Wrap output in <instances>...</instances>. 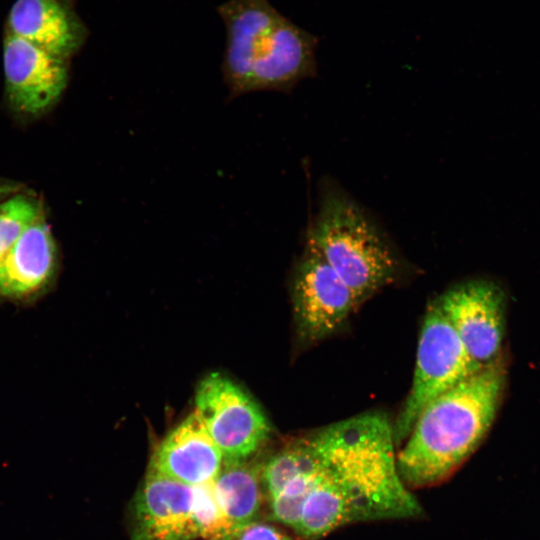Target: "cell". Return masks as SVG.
<instances>
[{
    "mask_svg": "<svg viewBox=\"0 0 540 540\" xmlns=\"http://www.w3.org/2000/svg\"><path fill=\"white\" fill-rule=\"evenodd\" d=\"M7 30L64 59L87 36L86 26L67 0H16L9 10Z\"/></svg>",
    "mask_w": 540,
    "mask_h": 540,
    "instance_id": "12",
    "label": "cell"
},
{
    "mask_svg": "<svg viewBox=\"0 0 540 540\" xmlns=\"http://www.w3.org/2000/svg\"><path fill=\"white\" fill-rule=\"evenodd\" d=\"M471 358L485 367L499 358L505 332L506 299L494 282L456 284L436 299Z\"/></svg>",
    "mask_w": 540,
    "mask_h": 540,
    "instance_id": "8",
    "label": "cell"
},
{
    "mask_svg": "<svg viewBox=\"0 0 540 540\" xmlns=\"http://www.w3.org/2000/svg\"><path fill=\"white\" fill-rule=\"evenodd\" d=\"M194 486L146 473L133 502L130 540H191Z\"/></svg>",
    "mask_w": 540,
    "mask_h": 540,
    "instance_id": "10",
    "label": "cell"
},
{
    "mask_svg": "<svg viewBox=\"0 0 540 540\" xmlns=\"http://www.w3.org/2000/svg\"><path fill=\"white\" fill-rule=\"evenodd\" d=\"M14 191H15V186L10 185V184L0 183V198Z\"/></svg>",
    "mask_w": 540,
    "mask_h": 540,
    "instance_id": "18",
    "label": "cell"
},
{
    "mask_svg": "<svg viewBox=\"0 0 540 540\" xmlns=\"http://www.w3.org/2000/svg\"><path fill=\"white\" fill-rule=\"evenodd\" d=\"M506 384L498 358L430 401L398 447L399 474L410 489L448 480L491 428Z\"/></svg>",
    "mask_w": 540,
    "mask_h": 540,
    "instance_id": "2",
    "label": "cell"
},
{
    "mask_svg": "<svg viewBox=\"0 0 540 540\" xmlns=\"http://www.w3.org/2000/svg\"><path fill=\"white\" fill-rule=\"evenodd\" d=\"M6 253H7V250H6L5 246H4L3 239H2V236H1V233H0V262L2 261V259L6 255Z\"/></svg>",
    "mask_w": 540,
    "mask_h": 540,
    "instance_id": "19",
    "label": "cell"
},
{
    "mask_svg": "<svg viewBox=\"0 0 540 540\" xmlns=\"http://www.w3.org/2000/svg\"><path fill=\"white\" fill-rule=\"evenodd\" d=\"M307 438L314 467L297 535L317 540L351 524L422 515L399 474L393 426L385 414H360Z\"/></svg>",
    "mask_w": 540,
    "mask_h": 540,
    "instance_id": "1",
    "label": "cell"
},
{
    "mask_svg": "<svg viewBox=\"0 0 540 540\" xmlns=\"http://www.w3.org/2000/svg\"><path fill=\"white\" fill-rule=\"evenodd\" d=\"M217 14L226 35L223 78L232 96L287 91L315 74V37L268 0H227Z\"/></svg>",
    "mask_w": 540,
    "mask_h": 540,
    "instance_id": "3",
    "label": "cell"
},
{
    "mask_svg": "<svg viewBox=\"0 0 540 540\" xmlns=\"http://www.w3.org/2000/svg\"><path fill=\"white\" fill-rule=\"evenodd\" d=\"M306 243L350 288L359 305L398 276L400 261L366 212L342 189L326 184Z\"/></svg>",
    "mask_w": 540,
    "mask_h": 540,
    "instance_id": "4",
    "label": "cell"
},
{
    "mask_svg": "<svg viewBox=\"0 0 540 540\" xmlns=\"http://www.w3.org/2000/svg\"><path fill=\"white\" fill-rule=\"evenodd\" d=\"M39 218L38 204L26 196H14L0 204V233L7 252Z\"/></svg>",
    "mask_w": 540,
    "mask_h": 540,
    "instance_id": "16",
    "label": "cell"
},
{
    "mask_svg": "<svg viewBox=\"0 0 540 540\" xmlns=\"http://www.w3.org/2000/svg\"><path fill=\"white\" fill-rule=\"evenodd\" d=\"M481 368L468 354L437 300L432 301L420 331L411 389L392 424L396 447L407 438L430 401Z\"/></svg>",
    "mask_w": 540,
    "mask_h": 540,
    "instance_id": "5",
    "label": "cell"
},
{
    "mask_svg": "<svg viewBox=\"0 0 540 540\" xmlns=\"http://www.w3.org/2000/svg\"><path fill=\"white\" fill-rule=\"evenodd\" d=\"M64 58L6 30L3 69L6 91L18 111L37 114L51 106L67 83Z\"/></svg>",
    "mask_w": 540,
    "mask_h": 540,
    "instance_id": "9",
    "label": "cell"
},
{
    "mask_svg": "<svg viewBox=\"0 0 540 540\" xmlns=\"http://www.w3.org/2000/svg\"><path fill=\"white\" fill-rule=\"evenodd\" d=\"M54 263L52 233L40 217L0 262V295L20 296L38 290L52 275Z\"/></svg>",
    "mask_w": 540,
    "mask_h": 540,
    "instance_id": "13",
    "label": "cell"
},
{
    "mask_svg": "<svg viewBox=\"0 0 540 540\" xmlns=\"http://www.w3.org/2000/svg\"><path fill=\"white\" fill-rule=\"evenodd\" d=\"M263 461L223 462L212 482L215 499L231 530L259 521L266 501L261 481Z\"/></svg>",
    "mask_w": 540,
    "mask_h": 540,
    "instance_id": "14",
    "label": "cell"
},
{
    "mask_svg": "<svg viewBox=\"0 0 540 540\" xmlns=\"http://www.w3.org/2000/svg\"><path fill=\"white\" fill-rule=\"evenodd\" d=\"M214 540H294L274 525L256 521Z\"/></svg>",
    "mask_w": 540,
    "mask_h": 540,
    "instance_id": "17",
    "label": "cell"
},
{
    "mask_svg": "<svg viewBox=\"0 0 540 540\" xmlns=\"http://www.w3.org/2000/svg\"><path fill=\"white\" fill-rule=\"evenodd\" d=\"M194 413L220 450L223 462L252 458L267 442L271 424L255 399L219 372L197 386Z\"/></svg>",
    "mask_w": 540,
    "mask_h": 540,
    "instance_id": "6",
    "label": "cell"
},
{
    "mask_svg": "<svg viewBox=\"0 0 540 540\" xmlns=\"http://www.w3.org/2000/svg\"><path fill=\"white\" fill-rule=\"evenodd\" d=\"M223 466V457L193 412L161 440L147 473L199 486L211 483Z\"/></svg>",
    "mask_w": 540,
    "mask_h": 540,
    "instance_id": "11",
    "label": "cell"
},
{
    "mask_svg": "<svg viewBox=\"0 0 540 540\" xmlns=\"http://www.w3.org/2000/svg\"><path fill=\"white\" fill-rule=\"evenodd\" d=\"M192 522L197 538L214 540L231 531L215 499L212 482L194 486Z\"/></svg>",
    "mask_w": 540,
    "mask_h": 540,
    "instance_id": "15",
    "label": "cell"
},
{
    "mask_svg": "<svg viewBox=\"0 0 540 540\" xmlns=\"http://www.w3.org/2000/svg\"><path fill=\"white\" fill-rule=\"evenodd\" d=\"M296 332L304 343H315L338 331L359 306L350 288L306 243L292 280Z\"/></svg>",
    "mask_w": 540,
    "mask_h": 540,
    "instance_id": "7",
    "label": "cell"
}]
</instances>
